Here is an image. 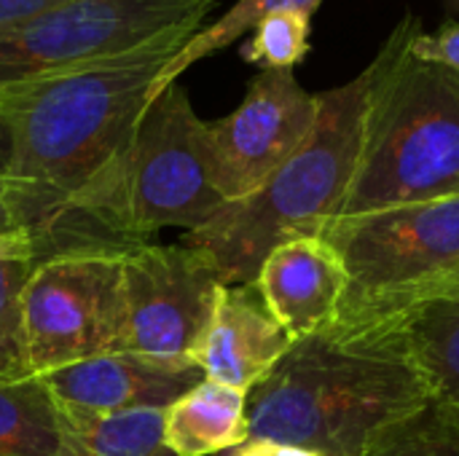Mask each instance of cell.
Here are the masks:
<instances>
[{
    "label": "cell",
    "instance_id": "cell-1",
    "mask_svg": "<svg viewBox=\"0 0 459 456\" xmlns=\"http://www.w3.org/2000/svg\"><path fill=\"white\" fill-rule=\"evenodd\" d=\"M199 30L180 27L134 51L0 89L13 134L0 191L3 234H27L35 247L51 231L132 140L167 65Z\"/></svg>",
    "mask_w": 459,
    "mask_h": 456
},
{
    "label": "cell",
    "instance_id": "cell-2",
    "mask_svg": "<svg viewBox=\"0 0 459 456\" xmlns=\"http://www.w3.org/2000/svg\"><path fill=\"white\" fill-rule=\"evenodd\" d=\"M223 204L212 183L207 121L175 81L151 99L132 140L67 204L35 255L38 263L70 253L124 255L161 228L204 226Z\"/></svg>",
    "mask_w": 459,
    "mask_h": 456
},
{
    "label": "cell",
    "instance_id": "cell-3",
    "mask_svg": "<svg viewBox=\"0 0 459 456\" xmlns=\"http://www.w3.org/2000/svg\"><path fill=\"white\" fill-rule=\"evenodd\" d=\"M433 403L395 341L299 339L247 392V443L269 441L315 456H366L395 425Z\"/></svg>",
    "mask_w": 459,
    "mask_h": 456
},
{
    "label": "cell",
    "instance_id": "cell-4",
    "mask_svg": "<svg viewBox=\"0 0 459 456\" xmlns=\"http://www.w3.org/2000/svg\"><path fill=\"white\" fill-rule=\"evenodd\" d=\"M374 78L371 62L352 81L317 91L315 126L290 161L253 196L223 204L204 226L183 234L180 242L199 250L223 285L255 282L277 245L320 237L339 215L360 161Z\"/></svg>",
    "mask_w": 459,
    "mask_h": 456
},
{
    "label": "cell",
    "instance_id": "cell-5",
    "mask_svg": "<svg viewBox=\"0 0 459 456\" xmlns=\"http://www.w3.org/2000/svg\"><path fill=\"white\" fill-rule=\"evenodd\" d=\"M420 27L403 16L371 59L363 151L333 220L459 196V75L411 54Z\"/></svg>",
    "mask_w": 459,
    "mask_h": 456
},
{
    "label": "cell",
    "instance_id": "cell-6",
    "mask_svg": "<svg viewBox=\"0 0 459 456\" xmlns=\"http://www.w3.org/2000/svg\"><path fill=\"white\" fill-rule=\"evenodd\" d=\"M347 288L328 333L390 341L414 314L459 293V196L331 220Z\"/></svg>",
    "mask_w": 459,
    "mask_h": 456
},
{
    "label": "cell",
    "instance_id": "cell-7",
    "mask_svg": "<svg viewBox=\"0 0 459 456\" xmlns=\"http://www.w3.org/2000/svg\"><path fill=\"white\" fill-rule=\"evenodd\" d=\"M218 0H62L0 30V89L202 27Z\"/></svg>",
    "mask_w": 459,
    "mask_h": 456
},
{
    "label": "cell",
    "instance_id": "cell-8",
    "mask_svg": "<svg viewBox=\"0 0 459 456\" xmlns=\"http://www.w3.org/2000/svg\"><path fill=\"white\" fill-rule=\"evenodd\" d=\"M121 258L70 253L35 266L24 288V341L32 376L121 352Z\"/></svg>",
    "mask_w": 459,
    "mask_h": 456
},
{
    "label": "cell",
    "instance_id": "cell-9",
    "mask_svg": "<svg viewBox=\"0 0 459 456\" xmlns=\"http://www.w3.org/2000/svg\"><path fill=\"white\" fill-rule=\"evenodd\" d=\"M124 344L121 352L191 357L210 325L221 277L194 247L140 245L121 258Z\"/></svg>",
    "mask_w": 459,
    "mask_h": 456
},
{
    "label": "cell",
    "instance_id": "cell-10",
    "mask_svg": "<svg viewBox=\"0 0 459 456\" xmlns=\"http://www.w3.org/2000/svg\"><path fill=\"white\" fill-rule=\"evenodd\" d=\"M317 118V94L293 70H261L234 113L207 121L212 183L221 199L239 202L264 188L307 142Z\"/></svg>",
    "mask_w": 459,
    "mask_h": 456
},
{
    "label": "cell",
    "instance_id": "cell-11",
    "mask_svg": "<svg viewBox=\"0 0 459 456\" xmlns=\"http://www.w3.org/2000/svg\"><path fill=\"white\" fill-rule=\"evenodd\" d=\"M59 409L81 414H124L169 409L204 374L191 357H159L143 352H108L40 376Z\"/></svg>",
    "mask_w": 459,
    "mask_h": 456
},
{
    "label": "cell",
    "instance_id": "cell-12",
    "mask_svg": "<svg viewBox=\"0 0 459 456\" xmlns=\"http://www.w3.org/2000/svg\"><path fill=\"white\" fill-rule=\"evenodd\" d=\"M290 333L274 320L255 282L221 285L207 331L191 352L204 379L250 392L290 349Z\"/></svg>",
    "mask_w": 459,
    "mask_h": 456
},
{
    "label": "cell",
    "instance_id": "cell-13",
    "mask_svg": "<svg viewBox=\"0 0 459 456\" xmlns=\"http://www.w3.org/2000/svg\"><path fill=\"white\" fill-rule=\"evenodd\" d=\"M255 285L274 320L299 341L331 328L347 271L323 237H296L266 255Z\"/></svg>",
    "mask_w": 459,
    "mask_h": 456
},
{
    "label": "cell",
    "instance_id": "cell-14",
    "mask_svg": "<svg viewBox=\"0 0 459 456\" xmlns=\"http://www.w3.org/2000/svg\"><path fill=\"white\" fill-rule=\"evenodd\" d=\"M247 392L202 379L164 409V443L175 456H210L247 443Z\"/></svg>",
    "mask_w": 459,
    "mask_h": 456
},
{
    "label": "cell",
    "instance_id": "cell-15",
    "mask_svg": "<svg viewBox=\"0 0 459 456\" xmlns=\"http://www.w3.org/2000/svg\"><path fill=\"white\" fill-rule=\"evenodd\" d=\"M56 433L54 456H175L164 443V411L159 409L81 414L56 406Z\"/></svg>",
    "mask_w": 459,
    "mask_h": 456
},
{
    "label": "cell",
    "instance_id": "cell-16",
    "mask_svg": "<svg viewBox=\"0 0 459 456\" xmlns=\"http://www.w3.org/2000/svg\"><path fill=\"white\" fill-rule=\"evenodd\" d=\"M390 341L425 376L433 403L459 417V293L414 314Z\"/></svg>",
    "mask_w": 459,
    "mask_h": 456
},
{
    "label": "cell",
    "instance_id": "cell-17",
    "mask_svg": "<svg viewBox=\"0 0 459 456\" xmlns=\"http://www.w3.org/2000/svg\"><path fill=\"white\" fill-rule=\"evenodd\" d=\"M38 266L27 234H0V384L30 379L24 341V288Z\"/></svg>",
    "mask_w": 459,
    "mask_h": 456
},
{
    "label": "cell",
    "instance_id": "cell-18",
    "mask_svg": "<svg viewBox=\"0 0 459 456\" xmlns=\"http://www.w3.org/2000/svg\"><path fill=\"white\" fill-rule=\"evenodd\" d=\"M56 406L40 376L0 384V456H54Z\"/></svg>",
    "mask_w": 459,
    "mask_h": 456
},
{
    "label": "cell",
    "instance_id": "cell-19",
    "mask_svg": "<svg viewBox=\"0 0 459 456\" xmlns=\"http://www.w3.org/2000/svg\"><path fill=\"white\" fill-rule=\"evenodd\" d=\"M320 3L323 0H237L229 8V13H223L215 24L202 27L196 35H191L186 40V46L178 51V56L167 65V70L161 75V89L175 83L180 78V73H186L194 62H199V59L231 46L234 40H239L247 30H253L266 16L280 13V11H301V13L315 16Z\"/></svg>",
    "mask_w": 459,
    "mask_h": 456
},
{
    "label": "cell",
    "instance_id": "cell-20",
    "mask_svg": "<svg viewBox=\"0 0 459 456\" xmlns=\"http://www.w3.org/2000/svg\"><path fill=\"white\" fill-rule=\"evenodd\" d=\"M312 16L301 11H280L253 27L242 46V59L261 70H293L312 48Z\"/></svg>",
    "mask_w": 459,
    "mask_h": 456
},
{
    "label": "cell",
    "instance_id": "cell-21",
    "mask_svg": "<svg viewBox=\"0 0 459 456\" xmlns=\"http://www.w3.org/2000/svg\"><path fill=\"white\" fill-rule=\"evenodd\" d=\"M366 456H459V417L430 403L387 430Z\"/></svg>",
    "mask_w": 459,
    "mask_h": 456
},
{
    "label": "cell",
    "instance_id": "cell-22",
    "mask_svg": "<svg viewBox=\"0 0 459 456\" xmlns=\"http://www.w3.org/2000/svg\"><path fill=\"white\" fill-rule=\"evenodd\" d=\"M411 54L459 75V22H446L436 32H425V27H420L411 38Z\"/></svg>",
    "mask_w": 459,
    "mask_h": 456
},
{
    "label": "cell",
    "instance_id": "cell-23",
    "mask_svg": "<svg viewBox=\"0 0 459 456\" xmlns=\"http://www.w3.org/2000/svg\"><path fill=\"white\" fill-rule=\"evenodd\" d=\"M62 0H0V30L48 8V5H56Z\"/></svg>",
    "mask_w": 459,
    "mask_h": 456
},
{
    "label": "cell",
    "instance_id": "cell-24",
    "mask_svg": "<svg viewBox=\"0 0 459 456\" xmlns=\"http://www.w3.org/2000/svg\"><path fill=\"white\" fill-rule=\"evenodd\" d=\"M231 456H315L296 446H282V443H269V441H250L239 449H234Z\"/></svg>",
    "mask_w": 459,
    "mask_h": 456
},
{
    "label": "cell",
    "instance_id": "cell-25",
    "mask_svg": "<svg viewBox=\"0 0 459 456\" xmlns=\"http://www.w3.org/2000/svg\"><path fill=\"white\" fill-rule=\"evenodd\" d=\"M11 151H13V134H11V124L0 108V191H3V180L11 164Z\"/></svg>",
    "mask_w": 459,
    "mask_h": 456
},
{
    "label": "cell",
    "instance_id": "cell-26",
    "mask_svg": "<svg viewBox=\"0 0 459 456\" xmlns=\"http://www.w3.org/2000/svg\"><path fill=\"white\" fill-rule=\"evenodd\" d=\"M0 234H3V226H0Z\"/></svg>",
    "mask_w": 459,
    "mask_h": 456
}]
</instances>
